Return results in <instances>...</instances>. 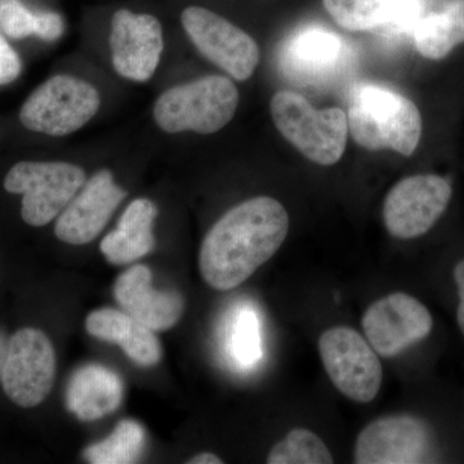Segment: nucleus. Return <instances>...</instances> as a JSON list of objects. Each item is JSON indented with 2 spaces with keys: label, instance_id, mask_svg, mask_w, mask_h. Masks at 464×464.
Listing matches in <instances>:
<instances>
[{
  "label": "nucleus",
  "instance_id": "nucleus-27",
  "mask_svg": "<svg viewBox=\"0 0 464 464\" xmlns=\"http://www.w3.org/2000/svg\"><path fill=\"white\" fill-rule=\"evenodd\" d=\"M21 60L16 51L0 35V85L16 81L21 72Z\"/></svg>",
  "mask_w": 464,
  "mask_h": 464
},
{
  "label": "nucleus",
  "instance_id": "nucleus-5",
  "mask_svg": "<svg viewBox=\"0 0 464 464\" xmlns=\"http://www.w3.org/2000/svg\"><path fill=\"white\" fill-rule=\"evenodd\" d=\"M85 183L81 167L63 161H21L9 169L5 188L23 195L21 216L42 227L61 215Z\"/></svg>",
  "mask_w": 464,
  "mask_h": 464
},
{
  "label": "nucleus",
  "instance_id": "nucleus-12",
  "mask_svg": "<svg viewBox=\"0 0 464 464\" xmlns=\"http://www.w3.org/2000/svg\"><path fill=\"white\" fill-rule=\"evenodd\" d=\"M431 432L420 418L409 414L382 417L359 433L353 459L357 464H413L426 462Z\"/></svg>",
  "mask_w": 464,
  "mask_h": 464
},
{
  "label": "nucleus",
  "instance_id": "nucleus-9",
  "mask_svg": "<svg viewBox=\"0 0 464 464\" xmlns=\"http://www.w3.org/2000/svg\"><path fill=\"white\" fill-rule=\"evenodd\" d=\"M453 188L444 177L417 174L393 186L383 203V221L391 237L409 240L427 234L450 203Z\"/></svg>",
  "mask_w": 464,
  "mask_h": 464
},
{
  "label": "nucleus",
  "instance_id": "nucleus-18",
  "mask_svg": "<svg viewBox=\"0 0 464 464\" xmlns=\"http://www.w3.org/2000/svg\"><path fill=\"white\" fill-rule=\"evenodd\" d=\"M123 400V382L105 366L79 368L67 387V408L84 422L114 413Z\"/></svg>",
  "mask_w": 464,
  "mask_h": 464
},
{
  "label": "nucleus",
  "instance_id": "nucleus-24",
  "mask_svg": "<svg viewBox=\"0 0 464 464\" xmlns=\"http://www.w3.org/2000/svg\"><path fill=\"white\" fill-rule=\"evenodd\" d=\"M232 351L243 364H252L258 359L259 333L258 319L250 310L243 311L235 323L232 335Z\"/></svg>",
  "mask_w": 464,
  "mask_h": 464
},
{
  "label": "nucleus",
  "instance_id": "nucleus-28",
  "mask_svg": "<svg viewBox=\"0 0 464 464\" xmlns=\"http://www.w3.org/2000/svg\"><path fill=\"white\" fill-rule=\"evenodd\" d=\"M63 17L54 12H41L36 14L35 33L43 41L53 42L60 38L63 33Z\"/></svg>",
  "mask_w": 464,
  "mask_h": 464
},
{
  "label": "nucleus",
  "instance_id": "nucleus-4",
  "mask_svg": "<svg viewBox=\"0 0 464 464\" xmlns=\"http://www.w3.org/2000/svg\"><path fill=\"white\" fill-rule=\"evenodd\" d=\"M270 110L277 130L308 160L328 167L343 157L348 137L343 110H316L304 96L292 91L277 92L271 100Z\"/></svg>",
  "mask_w": 464,
  "mask_h": 464
},
{
  "label": "nucleus",
  "instance_id": "nucleus-1",
  "mask_svg": "<svg viewBox=\"0 0 464 464\" xmlns=\"http://www.w3.org/2000/svg\"><path fill=\"white\" fill-rule=\"evenodd\" d=\"M289 216L274 198L257 197L226 212L201 243L199 270L210 288L227 292L274 257L288 237Z\"/></svg>",
  "mask_w": 464,
  "mask_h": 464
},
{
  "label": "nucleus",
  "instance_id": "nucleus-6",
  "mask_svg": "<svg viewBox=\"0 0 464 464\" xmlns=\"http://www.w3.org/2000/svg\"><path fill=\"white\" fill-rule=\"evenodd\" d=\"M99 91L69 75L48 79L27 97L20 121L32 132L63 137L83 128L99 111Z\"/></svg>",
  "mask_w": 464,
  "mask_h": 464
},
{
  "label": "nucleus",
  "instance_id": "nucleus-21",
  "mask_svg": "<svg viewBox=\"0 0 464 464\" xmlns=\"http://www.w3.org/2000/svg\"><path fill=\"white\" fill-rule=\"evenodd\" d=\"M145 448V429L133 420H121L114 432L85 449L83 457L93 464L136 463Z\"/></svg>",
  "mask_w": 464,
  "mask_h": 464
},
{
  "label": "nucleus",
  "instance_id": "nucleus-25",
  "mask_svg": "<svg viewBox=\"0 0 464 464\" xmlns=\"http://www.w3.org/2000/svg\"><path fill=\"white\" fill-rule=\"evenodd\" d=\"M422 17V0H399L389 17L377 29L389 38L413 36L415 27Z\"/></svg>",
  "mask_w": 464,
  "mask_h": 464
},
{
  "label": "nucleus",
  "instance_id": "nucleus-23",
  "mask_svg": "<svg viewBox=\"0 0 464 464\" xmlns=\"http://www.w3.org/2000/svg\"><path fill=\"white\" fill-rule=\"evenodd\" d=\"M399 0H323L338 25L351 32L377 29Z\"/></svg>",
  "mask_w": 464,
  "mask_h": 464
},
{
  "label": "nucleus",
  "instance_id": "nucleus-15",
  "mask_svg": "<svg viewBox=\"0 0 464 464\" xmlns=\"http://www.w3.org/2000/svg\"><path fill=\"white\" fill-rule=\"evenodd\" d=\"M114 297L124 313L154 332L173 328L185 313L181 293L155 289L148 266L134 265L119 275Z\"/></svg>",
  "mask_w": 464,
  "mask_h": 464
},
{
  "label": "nucleus",
  "instance_id": "nucleus-11",
  "mask_svg": "<svg viewBox=\"0 0 464 464\" xmlns=\"http://www.w3.org/2000/svg\"><path fill=\"white\" fill-rule=\"evenodd\" d=\"M366 340L378 355L390 359L426 340L432 332L429 308L408 293H391L366 308L362 319Z\"/></svg>",
  "mask_w": 464,
  "mask_h": 464
},
{
  "label": "nucleus",
  "instance_id": "nucleus-7",
  "mask_svg": "<svg viewBox=\"0 0 464 464\" xmlns=\"http://www.w3.org/2000/svg\"><path fill=\"white\" fill-rule=\"evenodd\" d=\"M320 359L342 395L359 404L373 401L383 382V368L364 335L350 326H333L319 338Z\"/></svg>",
  "mask_w": 464,
  "mask_h": 464
},
{
  "label": "nucleus",
  "instance_id": "nucleus-20",
  "mask_svg": "<svg viewBox=\"0 0 464 464\" xmlns=\"http://www.w3.org/2000/svg\"><path fill=\"white\" fill-rule=\"evenodd\" d=\"M415 48L429 60L447 57L464 43V0H451L438 14L423 16L413 33Z\"/></svg>",
  "mask_w": 464,
  "mask_h": 464
},
{
  "label": "nucleus",
  "instance_id": "nucleus-22",
  "mask_svg": "<svg viewBox=\"0 0 464 464\" xmlns=\"http://www.w3.org/2000/svg\"><path fill=\"white\" fill-rule=\"evenodd\" d=\"M334 462L325 442L310 430L298 427L276 442L267 456L268 464H331Z\"/></svg>",
  "mask_w": 464,
  "mask_h": 464
},
{
  "label": "nucleus",
  "instance_id": "nucleus-19",
  "mask_svg": "<svg viewBox=\"0 0 464 464\" xmlns=\"http://www.w3.org/2000/svg\"><path fill=\"white\" fill-rule=\"evenodd\" d=\"M157 215V206L149 199H137L127 207L115 230L109 232L100 244L101 252L110 264H132L154 249L152 226Z\"/></svg>",
  "mask_w": 464,
  "mask_h": 464
},
{
  "label": "nucleus",
  "instance_id": "nucleus-16",
  "mask_svg": "<svg viewBox=\"0 0 464 464\" xmlns=\"http://www.w3.org/2000/svg\"><path fill=\"white\" fill-rule=\"evenodd\" d=\"M348 50L337 34L307 27L288 39L282 52L286 74L302 83L319 84L346 65Z\"/></svg>",
  "mask_w": 464,
  "mask_h": 464
},
{
  "label": "nucleus",
  "instance_id": "nucleus-2",
  "mask_svg": "<svg viewBox=\"0 0 464 464\" xmlns=\"http://www.w3.org/2000/svg\"><path fill=\"white\" fill-rule=\"evenodd\" d=\"M348 132L369 151L393 150L411 157L422 136V118L414 102L373 84H359L348 101Z\"/></svg>",
  "mask_w": 464,
  "mask_h": 464
},
{
  "label": "nucleus",
  "instance_id": "nucleus-29",
  "mask_svg": "<svg viewBox=\"0 0 464 464\" xmlns=\"http://www.w3.org/2000/svg\"><path fill=\"white\" fill-rule=\"evenodd\" d=\"M454 282H456L458 295H459V304L457 308V322L460 332L464 335V259L458 262L454 268Z\"/></svg>",
  "mask_w": 464,
  "mask_h": 464
},
{
  "label": "nucleus",
  "instance_id": "nucleus-14",
  "mask_svg": "<svg viewBox=\"0 0 464 464\" xmlns=\"http://www.w3.org/2000/svg\"><path fill=\"white\" fill-rule=\"evenodd\" d=\"M127 192L114 182L108 169L100 170L84 183L58 216L54 234L72 246H84L96 239L114 215Z\"/></svg>",
  "mask_w": 464,
  "mask_h": 464
},
{
  "label": "nucleus",
  "instance_id": "nucleus-26",
  "mask_svg": "<svg viewBox=\"0 0 464 464\" xmlns=\"http://www.w3.org/2000/svg\"><path fill=\"white\" fill-rule=\"evenodd\" d=\"M36 14L21 0H0V29L12 39H24L35 33Z\"/></svg>",
  "mask_w": 464,
  "mask_h": 464
},
{
  "label": "nucleus",
  "instance_id": "nucleus-10",
  "mask_svg": "<svg viewBox=\"0 0 464 464\" xmlns=\"http://www.w3.org/2000/svg\"><path fill=\"white\" fill-rule=\"evenodd\" d=\"M182 26L198 51L237 81H246L259 63V48L248 33L215 12L188 7Z\"/></svg>",
  "mask_w": 464,
  "mask_h": 464
},
{
  "label": "nucleus",
  "instance_id": "nucleus-31",
  "mask_svg": "<svg viewBox=\"0 0 464 464\" xmlns=\"http://www.w3.org/2000/svg\"><path fill=\"white\" fill-rule=\"evenodd\" d=\"M8 341L7 335L0 331V378H2L3 365L7 355Z\"/></svg>",
  "mask_w": 464,
  "mask_h": 464
},
{
  "label": "nucleus",
  "instance_id": "nucleus-8",
  "mask_svg": "<svg viewBox=\"0 0 464 464\" xmlns=\"http://www.w3.org/2000/svg\"><path fill=\"white\" fill-rule=\"evenodd\" d=\"M54 377L56 353L44 333L24 328L9 338L0 381L14 404L21 408L41 405L50 395Z\"/></svg>",
  "mask_w": 464,
  "mask_h": 464
},
{
  "label": "nucleus",
  "instance_id": "nucleus-3",
  "mask_svg": "<svg viewBox=\"0 0 464 464\" xmlns=\"http://www.w3.org/2000/svg\"><path fill=\"white\" fill-rule=\"evenodd\" d=\"M239 92L230 79L212 75L164 92L154 106V119L167 133L212 134L230 123Z\"/></svg>",
  "mask_w": 464,
  "mask_h": 464
},
{
  "label": "nucleus",
  "instance_id": "nucleus-17",
  "mask_svg": "<svg viewBox=\"0 0 464 464\" xmlns=\"http://www.w3.org/2000/svg\"><path fill=\"white\" fill-rule=\"evenodd\" d=\"M85 329L97 340L118 344L134 364L150 368L163 357V348L154 331L124 311L101 308L85 319Z\"/></svg>",
  "mask_w": 464,
  "mask_h": 464
},
{
  "label": "nucleus",
  "instance_id": "nucleus-13",
  "mask_svg": "<svg viewBox=\"0 0 464 464\" xmlns=\"http://www.w3.org/2000/svg\"><path fill=\"white\" fill-rule=\"evenodd\" d=\"M110 47L119 75L134 82L149 81L163 53V29L151 14L121 9L112 17Z\"/></svg>",
  "mask_w": 464,
  "mask_h": 464
},
{
  "label": "nucleus",
  "instance_id": "nucleus-30",
  "mask_svg": "<svg viewBox=\"0 0 464 464\" xmlns=\"http://www.w3.org/2000/svg\"><path fill=\"white\" fill-rule=\"evenodd\" d=\"M224 460L213 453H200L188 460V464H222Z\"/></svg>",
  "mask_w": 464,
  "mask_h": 464
}]
</instances>
